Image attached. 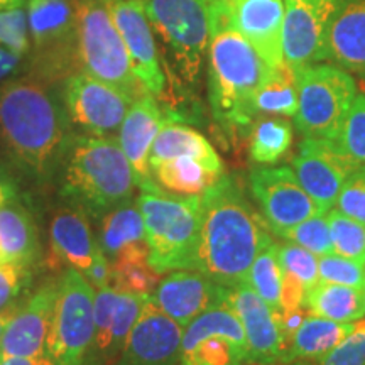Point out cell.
<instances>
[{
    "mask_svg": "<svg viewBox=\"0 0 365 365\" xmlns=\"http://www.w3.org/2000/svg\"><path fill=\"white\" fill-rule=\"evenodd\" d=\"M307 287L294 274L282 271L281 279V296H279V313L303 307Z\"/></svg>",
    "mask_w": 365,
    "mask_h": 365,
    "instance_id": "cell-45",
    "label": "cell"
},
{
    "mask_svg": "<svg viewBox=\"0 0 365 365\" xmlns=\"http://www.w3.org/2000/svg\"><path fill=\"white\" fill-rule=\"evenodd\" d=\"M239 318L247 344V364H282L286 344L279 327V312L269 304L247 282L227 287L225 301Z\"/></svg>",
    "mask_w": 365,
    "mask_h": 365,
    "instance_id": "cell-15",
    "label": "cell"
},
{
    "mask_svg": "<svg viewBox=\"0 0 365 365\" xmlns=\"http://www.w3.org/2000/svg\"><path fill=\"white\" fill-rule=\"evenodd\" d=\"M65 102L76 125L90 132V135L112 137L120 129L134 100L83 71L66 81Z\"/></svg>",
    "mask_w": 365,
    "mask_h": 365,
    "instance_id": "cell-13",
    "label": "cell"
},
{
    "mask_svg": "<svg viewBox=\"0 0 365 365\" xmlns=\"http://www.w3.org/2000/svg\"><path fill=\"white\" fill-rule=\"evenodd\" d=\"M27 24L31 41L41 51L76 41V11L70 0H27Z\"/></svg>",
    "mask_w": 365,
    "mask_h": 365,
    "instance_id": "cell-27",
    "label": "cell"
},
{
    "mask_svg": "<svg viewBox=\"0 0 365 365\" xmlns=\"http://www.w3.org/2000/svg\"><path fill=\"white\" fill-rule=\"evenodd\" d=\"M22 56L24 54L16 53L14 49L0 44V81H6L12 75H16L22 63Z\"/></svg>",
    "mask_w": 365,
    "mask_h": 365,
    "instance_id": "cell-48",
    "label": "cell"
},
{
    "mask_svg": "<svg viewBox=\"0 0 365 365\" xmlns=\"http://www.w3.org/2000/svg\"><path fill=\"white\" fill-rule=\"evenodd\" d=\"M161 281L149 259H129L110 264V287L134 294H153Z\"/></svg>",
    "mask_w": 365,
    "mask_h": 365,
    "instance_id": "cell-35",
    "label": "cell"
},
{
    "mask_svg": "<svg viewBox=\"0 0 365 365\" xmlns=\"http://www.w3.org/2000/svg\"><path fill=\"white\" fill-rule=\"evenodd\" d=\"M232 22L269 68L284 63L282 0H232Z\"/></svg>",
    "mask_w": 365,
    "mask_h": 365,
    "instance_id": "cell-22",
    "label": "cell"
},
{
    "mask_svg": "<svg viewBox=\"0 0 365 365\" xmlns=\"http://www.w3.org/2000/svg\"><path fill=\"white\" fill-rule=\"evenodd\" d=\"M41 255L39 232L24 205L11 202L0 207V264L33 269Z\"/></svg>",
    "mask_w": 365,
    "mask_h": 365,
    "instance_id": "cell-26",
    "label": "cell"
},
{
    "mask_svg": "<svg viewBox=\"0 0 365 365\" xmlns=\"http://www.w3.org/2000/svg\"><path fill=\"white\" fill-rule=\"evenodd\" d=\"M255 112L294 117L298 112V75L289 65L269 68L255 95Z\"/></svg>",
    "mask_w": 365,
    "mask_h": 365,
    "instance_id": "cell-32",
    "label": "cell"
},
{
    "mask_svg": "<svg viewBox=\"0 0 365 365\" xmlns=\"http://www.w3.org/2000/svg\"><path fill=\"white\" fill-rule=\"evenodd\" d=\"M303 307L314 317L352 323L365 317V291L318 281L307 291Z\"/></svg>",
    "mask_w": 365,
    "mask_h": 365,
    "instance_id": "cell-30",
    "label": "cell"
},
{
    "mask_svg": "<svg viewBox=\"0 0 365 365\" xmlns=\"http://www.w3.org/2000/svg\"><path fill=\"white\" fill-rule=\"evenodd\" d=\"M150 26L166 44L176 75L198 83L212 33V0H143Z\"/></svg>",
    "mask_w": 365,
    "mask_h": 365,
    "instance_id": "cell-7",
    "label": "cell"
},
{
    "mask_svg": "<svg viewBox=\"0 0 365 365\" xmlns=\"http://www.w3.org/2000/svg\"><path fill=\"white\" fill-rule=\"evenodd\" d=\"M95 287L76 269L58 279V299L48 339L54 365H83L93 336Z\"/></svg>",
    "mask_w": 365,
    "mask_h": 365,
    "instance_id": "cell-9",
    "label": "cell"
},
{
    "mask_svg": "<svg viewBox=\"0 0 365 365\" xmlns=\"http://www.w3.org/2000/svg\"><path fill=\"white\" fill-rule=\"evenodd\" d=\"M308 309L304 307L289 309V312H281L279 313V327H281V333H282V339H284L286 344V352H287V346H289L291 340H293L294 333L298 331V328L303 325L304 318L308 317ZM286 355V354H284ZM284 360V359H282Z\"/></svg>",
    "mask_w": 365,
    "mask_h": 365,
    "instance_id": "cell-46",
    "label": "cell"
},
{
    "mask_svg": "<svg viewBox=\"0 0 365 365\" xmlns=\"http://www.w3.org/2000/svg\"><path fill=\"white\" fill-rule=\"evenodd\" d=\"M333 143L359 168H365V93H357Z\"/></svg>",
    "mask_w": 365,
    "mask_h": 365,
    "instance_id": "cell-36",
    "label": "cell"
},
{
    "mask_svg": "<svg viewBox=\"0 0 365 365\" xmlns=\"http://www.w3.org/2000/svg\"><path fill=\"white\" fill-rule=\"evenodd\" d=\"M0 140L38 181L59 171L68 148L65 115L43 85L16 80L0 88Z\"/></svg>",
    "mask_w": 365,
    "mask_h": 365,
    "instance_id": "cell-3",
    "label": "cell"
},
{
    "mask_svg": "<svg viewBox=\"0 0 365 365\" xmlns=\"http://www.w3.org/2000/svg\"><path fill=\"white\" fill-rule=\"evenodd\" d=\"M357 170L331 139L304 137L293 159L296 178L323 213L336 203L345 181Z\"/></svg>",
    "mask_w": 365,
    "mask_h": 365,
    "instance_id": "cell-14",
    "label": "cell"
},
{
    "mask_svg": "<svg viewBox=\"0 0 365 365\" xmlns=\"http://www.w3.org/2000/svg\"><path fill=\"white\" fill-rule=\"evenodd\" d=\"M159 188L180 196H200L222 175L193 158H175L150 166Z\"/></svg>",
    "mask_w": 365,
    "mask_h": 365,
    "instance_id": "cell-31",
    "label": "cell"
},
{
    "mask_svg": "<svg viewBox=\"0 0 365 365\" xmlns=\"http://www.w3.org/2000/svg\"><path fill=\"white\" fill-rule=\"evenodd\" d=\"M0 365H54L49 357H0Z\"/></svg>",
    "mask_w": 365,
    "mask_h": 365,
    "instance_id": "cell-49",
    "label": "cell"
},
{
    "mask_svg": "<svg viewBox=\"0 0 365 365\" xmlns=\"http://www.w3.org/2000/svg\"><path fill=\"white\" fill-rule=\"evenodd\" d=\"M159 284L150 294L154 303L168 317L185 328L195 318L223 304L227 294V286H222L195 269H178L166 272Z\"/></svg>",
    "mask_w": 365,
    "mask_h": 365,
    "instance_id": "cell-20",
    "label": "cell"
},
{
    "mask_svg": "<svg viewBox=\"0 0 365 365\" xmlns=\"http://www.w3.org/2000/svg\"><path fill=\"white\" fill-rule=\"evenodd\" d=\"M31 284V269L0 264V313H12L21 307V296Z\"/></svg>",
    "mask_w": 365,
    "mask_h": 365,
    "instance_id": "cell-43",
    "label": "cell"
},
{
    "mask_svg": "<svg viewBox=\"0 0 365 365\" xmlns=\"http://www.w3.org/2000/svg\"><path fill=\"white\" fill-rule=\"evenodd\" d=\"M249 185L262 217L276 235L323 213L287 166L257 168L250 173Z\"/></svg>",
    "mask_w": 365,
    "mask_h": 365,
    "instance_id": "cell-11",
    "label": "cell"
},
{
    "mask_svg": "<svg viewBox=\"0 0 365 365\" xmlns=\"http://www.w3.org/2000/svg\"><path fill=\"white\" fill-rule=\"evenodd\" d=\"M76 46L83 71L124 91L135 102L145 91L135 78L124 39L118 33L105 0H78Z\"/></svg>",
    "mask_w": 365,
    "mask_h": 365,
    "instance_id": "cell-6",
    "label": "cell"
},
{
    "mask_svg": "<svg viewBox=\"0 0 365 365\" xmlns=\"http://www.w3.org/2000/svg\"><path fill=\"white\" fill-rule=\"evenodd\" d=\"M271 242V227L249 203L234 176L222 175L200 195L196 271L222 286H237Z\"/></svg>",
    "mask_w": 365,
    "mask_h": 365,
    "instance_id": "cell-1",
    "label": "cell"
},
{
    "mask_svg": "<svg viewBox=\"0 0 365 365\" xmlns=\"http://www.w3.org/2000/svg\"><path fill=\"white\" fill-rule=\"evenodd\" d=\"M293 143V127L281 118L259 122L250 134V159L257 164H274L284 156Z\"/></svg>",
    "mask_w": 365,
    "mask_h": 365,
    "instance_id": "cell-33",
    "label": "cell"
},
{
    "mask_svg": "<svg viewBox=\"0 0 365 365\" xmlns=\"http://www.w3.org/2000/svg\"><path fill=\"white\" fill-rule=\"evenodd\" d=\"M51 254L58 267L66 266L90 276L91 269L103 252L98 247L97 237L91 234L85 213L66 207L58 210L49 228Z\"/></svg>",
    "mask_w": 365,
    "mask_h": 365,
    "instance_id": "cell-24",
    "label": "cell"
},
{
    "mask_svg": "<svg viewBox=\"0 0 365 365\" xmlns=\"http://www.w3.org/2000/svg\"><path fill=\"white\" fill-rule=\"evenodd\" d=\"M124 39L135 78L154 97L163 95L166 78L159 63L153 26L143 0H105Z\"/></svg>",
    "mask_w": 365,
    "mask_h": 365,
    "instance_id": "cell-18",
    "label": "cell"
},
{
    "mask_svg": "<svg viewBox=\"0 0 365 365\" xmlns=\"http://www.w3.org/2000/svg\"><path fill=\"white\" fill-rule=\"evenodd\" d=\"M12 314H14V312L12 313H0V341H2L4 331H6V327H7L9 319H11Z\"/></svg>",
    "mask_w": 365,
    "mask_h": 365,
    "instance_id": "cell-50",
    "label": "cell"
},
{
    "mask_svg": "<svg viewBox=\"0 0 365 365\" xmlns=\"http://www.w3.org/2000/svg\"><path fill=\"white\" fill-rule=\"evenodd\" d=\"M333 242V252L365 264V225L331 210L327 215Z\"/></svg>",
    "mask_w": 365,
    "mask_h": 365,
    "instance_id": "cell-37",
    "label": "cell"
},
{
    "mask_svg": "<svg viewBox=\"0 0 365 365\" xmlns=\"http://www.w3.org/2000/svg\"><path fill=\"white\" fill-rule=\"evenodd\" d=\"M255 365H276V364H255ZM298 365H312L309 362H298Z\"/></svg>",
    "mask_w": 365,
    "mask_h": 365,
    "instance_id": "cell-51",
    "label": "cell"
},
{
    "mask_svg": "<svg viewBox=\"0 0 365 365\" xmlns=\"http://www.w3.org/2000/svg\"><path fill=\"white\" fill-rule=\"evenodd\" d=\"M352 327L354 322L340 323L308 314L287 346L282 364L317 362L335 349L349 335Z\"/></svg>",
    "mask_w": 365,
    "mask_h": 365,
    "instance_id": "cell-29",
    "label": "cell"
},
{
    "mask_svg": "<svg viewBox=\"0 0 365 365\" xmlns=\"http://www.w3.org/2000/svg\"><path fill=\"white\" fill-rule=\"evenodd\" d=\"M175 158H193L207 164L210 170L223 175V163L205 135L178 122H164L150 149L149 166Z\"/></svg>",
    "mask_w": 365,
    "mask_h": 365,
    "instance_id": "cell-28",
    "label": "cell"
},
{
    "mask_svg": "<svg viewBox=\"0 0 365 365\" xmlns=\"http://www.w3.org/2000/svg\"><path fill=\"white\" fill-rule=\"evenodd\" d=\"M143 213L149 264L166 274L195 269L200 235V196H170L143 191L137 198Z\"/></svg>",
    "mask_w": 365,
    "mask_h": 365,
    "instance_id": "cell-5",
    "label": "cell"
},
{
    "mask_svg": "<svg viewBox=\"0 0 365 365\" xmlns=\"http://www.w3.org/2000/svg\"><path fill=\"white\" fill-rule=\"evenodd\" d=\"M247 344L237 314L225 303L195 318L182 331L181 365H245Z\"/></svg>",
    "mask_w": 365,
    "mask_h": 365,
    "instance_id": "cell-10",
    "label": "cell"
},
{
    "mask_svg": "<svg viewBox=\"0 0 365 365\" xmlns=\"http://www.w3.org/2000/svg\"><path fill=\"white\" fill-rule=\"evenodd\" d=\"M322 61L365 73V0H340L323 41Z\"/></svg>",
    "mask_w": 365,
    "mask_h": 365,
    "instance_id": "cell-23",
    "label": "cell"
},
{
    "mask_svg": "<svg viewBox=\"0 0 365 365\" xmlns=\"http://www.w3.org/2000/svg\"><path fill=\"white\" fill-rule=\"evenodd\" d=\"M98 247L108 262L149 259L143 213L137 203L122 205L100 220Z\"/></svg>",
    "mask_w": 365,
    "mask_h": 365,
    "instance_id": "cell-25",
    "label": "cell"
},
{
    "mask_svg": "<svg viewBox=\"0 0 365 365\" xmlns=\"http://www.w3.org/2000/svg\"><path fill=\"white\" fill-rule=\"evenodd\" d=\"M277 259H279L282 271L294 274L307 287V291L319 281L317 255L301 245L293 242L277 244Z\"/></svg>",
    "mask_w": 365,
    "mask_h": 365,
    "instance_id": "cell-41",
    "label": "cell"
},
{
    "mask_svg": "<svg viewBox=\"0 0 365 365\" xmlns=\"http://www.w3.org/2000/svg\"><path fill=\"white\" fill-rule=\"evenodd\" d=\"M182 331L149 296L113 365H181Z\"/></svg>",
    "mask_w": 365,
    "mask_h": 365,
    "instance_id": "cell-16",
    "label": "cell"
},
{
    "mask_svg": "<svg viewBox=\"0 0 365 365\" xmlns=\"http://www.w3.org/2000/svg\"><path fill=\"white\" fill-rule=\"evenodd\" d=\"M340 0H284L282 54L293 70L322 61V48Z\"/></svg>",
    "mask_w": 365,
    "mask_h": 365,
    "instance_id": "cell-17",
    "label": "cell"
},
{
    "mask_svg": "<svg viewBox=\"0 0 365 365\" xmlns=\"http://www.w3.org/2000/svg\"><path fill=\"white\" fill-rule=\"evenodd\" d=\"M362 75H364V80H365V73H362Z\"/></svg>",
    "mask_w": 365,
    "mask_h": 365,
    "instance_id": "cell-52",
    "label": "cell"
},
{
    "mask_svg": "<svg viewBox=\"0 0 365 365\" xmlns=\"http://www.w3.org/2000/svg\"><path fill=\"white\" fill-rule=\"evenodd\" d=\"M313 365H365V317L354 322L349 335Z\"/></svg>",
    "mask_w": 365,
    "mask_h": 365,
    "instance_id": "cell-42",
    "label": "cell"
},
{
    "mask_svg": "<svg viewBox=\"0 0 365 365\" xmlns=\"http://www.w3.org/2000/svg\"><path fill=\"white\" fill-rule=\"evenodd\" d=\"M19 182L12 175L11 168L6 163L0 161V207L19 200Z\"/></svg>",
    "mask_w": 365,
    "mask_h": 365,
    "instance_id": "cell-47",
    "label": "cell"
},
{
    "mask_svg": "<svg viewBox=\"0 0 365 365\" xmlns=\"http://www.w3.org/2000/svg\"><path fill=\"white\" fill-rule=\"evenodd\" d=\"M58 173L61 198L90 218L102 220L134 198V170L113 137L75 139L68 144Z\"/></svg>",
    "mask_w": 365,
    "mask_h": 365,
    "instance_id": "cell-4",
    "label": "cell"
},
{
    "mask_svg": "<svg viewBox=\"0 0 365 365\" xmlns=\"http://www.w3.org/2000/svg\"><path fill=\"white\" fill-rule=\"evenodd\" d=\"M163 124V112L156 98L154 95L145 93L130 105L118 129V144L134 170L135 185L143 191H153V193L163 191L154 181L149 166L150 149Z\"/></svg>",
    "mask_w": 365,
    "mask_h": 365,
    "instance_id": "cell-21",
    "label": "cell"
},
{
    "mask_svg": "<svg viewBox=\"0 0 365 365\" xmlns=\"http://www.w3.org/2000/svg\"><path fill=\"white\" fill-rule=\"evenodd\" d=\"M56 299L58 281H48L14 312L0 341V357H48Z\"/></svg>",
    "mask_w": 365,
    "mask_h": 365,
    "instance_id": "cell-19",
    "label": "cell"
},
{
    "mask_svg": "<svg viewBox=\"0 0 365 365\" xmlns=\"http://www.w3.org/2000/svg\"><path fill=\"white\" fill-rule=\"evenodd\" d=\"M318 272L319 281L365 291V264L354 261V259L344 257L335 252L322 255L318 259Z\"/></svg>",
    "mask_w": 365,
    "mask_h": 365,
    "instance_id": "cell-40",
    "label": "cell"
},
{
    "mask_svg": "<svg viewBox=\"0 0 365 365\" xmlns=\"http://www.w3.org/2000/svg\"><path fill=\"white\" fill-rule=\"evenodd\" d=\"M298 75V112L294 122L304 137L333 139L357 97V83L335 65H309Z\"/></svg>",
    "mask_w": 365,
    "mask_h": 365,
    "instance_id": "cell-8",
    "label": "cell"
},
{
    "mask_svg": "<svg viewBox=\"0 0 365 365\" xmlns=\"http://www.w3.org/2000/svg\"><path fill=\"white\" fill-rule=\"evenodd\" d=\"M336 210L365 225V168H359L345 181L336 200Z\"/></svg>",
    "mask_w": 365,
    "mask_h": 365,
    "instance_id": "cell-44",
    "label": "cell"
},
{
    "mask_svg": "<svg viewBox=\"0 0 365 365\" xmlns=\"http://www.w3.org/2000/svg\"><path fill=\"white\" fill-rule=\"evenodd\" d=\"M208 90L217 122L240 134L255 117V95L269 66L232 22V0H212Z\"/></svg>",
    "mask_w": 365,
    "mask_h": 365,
    "instance_id": "cell-2",
    "label": "cell"
},
{
    "mask_svg": "<svg viewBox=\"0 0 365 365\" xmlns=\"http://www.w3.org/2000/svg\"><path fill=\"white\" fill-rule=\"evenodd\" d=\"M0 44L19 54L29 51L27 0H0Z\"/></svg>",
    "mask_w": 365,
    "mask_h": 365,
    "instance_id": "cell-38",
    "label": "cell"
},
{
    "mask_svg": "<svg viewBox=\"0 0 365 365\" xmlns=\"http://www.w3.org/2000/svg\"><path fill=\"white\" fill-rule=\"evenodd\" d=\"M149 294H134L113 287L95 289L93 336L83 365H113L139 319Z\"/></svg>",
    "mask_w": 365,
    "mask_h": 365,
    "instance_id": "cell-12",
    "label": "cell"
},
{
    "mask_svg": "<svg viewBox=\"0 0 365 365\" xmlns=\"http://www.w3.org/2000/svg\"><path fill=\"white\" fill-rule=\"evenodd\" d=\"M281 279L282 269L277 259V244L271 242L254 259L244 282H247L269 307L279 312Z\"/></svg>",
    "mask_w": 365,
    "mask_h": 365,
    "instance_id": "cell-34",
    "label": "cell"
},
{
    "mask_svg": "<svg viewBox=\"0 0 365 365\" xmlns=\"http://www.w3.org/2000/svg\"><path fill=\"white\" fill-rule=\"evenodd\" d=\"M279 237L301 245L318 257L333 252L330 225H328L325 213H318V215L307 218L298 225L281 232Z\"/></svg>",
    "mask_w": 365,
    "mask_h": 365,
    "instance_id": "cell-39",
    "label": "cell"
}]
</instances>
